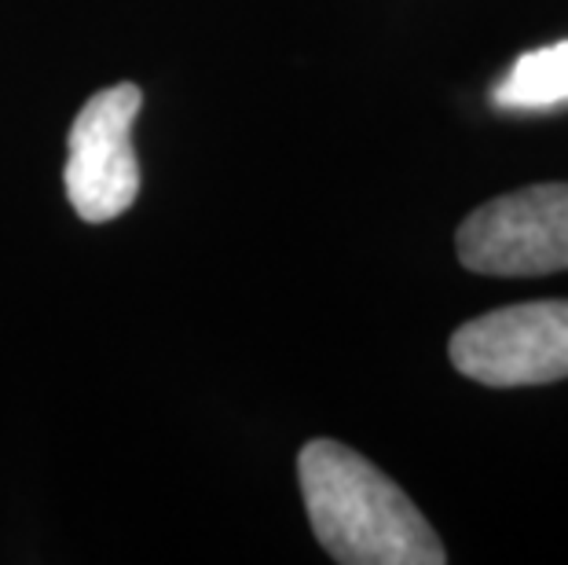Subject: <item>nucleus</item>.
I'll use <instances>...</instances> for the list:
<instances>
[{
  "label": "nucleus",
  "mask_w": 568,
  "mask_h": 565,
  "mask_svg": "<svg viewBox=\"0 0 568 565\" xmlns=\"http://www.w3.org/2000/svg\"><path fill=\"white\" fill-rule=\"evenodd\" d=\"M463 269L499 280L568 269V184H531L477 206L458 224Z\"/></svg>",
  "instance_id": "obj_3"
},
{
  "label": "nucleus",
  "mask_w": 568,
  "mask_h": 565,
  "mask_svg": "<svg viewBox=\"0 0 568 565\" xmlns=\"http://www.w3.org/2000/svg\"><path fill=\"white\" fill-rule=\"evenodd\" d=\"M143 107V92L122 81L95 92L81 107L67 137V199L84 224H106L136 202L140 162L132 151V122Z\"/></svg>",
  "instance_id": "obj_4"
},
{
  "label": "nucleus",
  "mask_w": 568,
  "mask_h": 565,
  "mask_svg": "<svg viewBox=\"0 0 568 565\" xmlns=\"http://www.w3.org/2000/svg\"><path fill=\"white\" fill-rule=\"evenodd\" d=\"M447 356L480 386H547L568 379V297L521 302L463 323Z\"/></svg>",
  "instance_id": "obj_2"
},
{
  "label": "nucleus",
  "mask_w": 568,
  "mask_h": 565,
  "mask_svg": "<svg viewBox=\"0 0 568 565\" xmlns=\"http://www.w3.org/2000/svg\"><path fill=\"white\" fill-rule=\"evenodd\" d=\"M308 525L342 565H444L447 551L407 492L342 441L316 437L297 455Z\"/></svg>",
  "instance_id": "obj_1"
},
{
  "label": "nucleus",
  "mask_w": 568,
  "mask_h": 565,
  "mask_svg": "<svg viewBox=\"0 0 568 565\" xmlns=\"http://www.w3.org/2000/svg\"><path fill=\"white\" fill-rule=\"evenodd\" d=\"M491 103L499 111H554L568 103V41L525 52L506 70V78L491 89Z\"/></svg>",
  "instance_id": "obj_5"
}]
</instances>
